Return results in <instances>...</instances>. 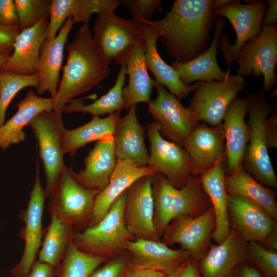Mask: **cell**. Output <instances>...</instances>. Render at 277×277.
I'll return each mask as SVG.
<instances>
[{
	"instance_id": "cell-1",
	"label": "cell",
	"mask_w": 277,
	"mask_h": 277,
	"mask_svg": "<svg viewBox=\"0 0 277 277\" xmlns=\"http://www.w3.org/2000/svg\"><path fill=\"white\" fill-rule=\"evenodd\" d=\"M213 0H175L164 17L143 25L157 28L170 55L179 63L190 61L208 48L209 32L218 18ZM219 18V17H218Z\"/></svg>"
},
{
	"instance_id": "cell-2",
	"label": "cell",
	"mask_w": 277,
	"mask_h": 277,
	"mask_svg": "<svg viewBox=\"0 0 277 277\" xmlns=\"http://www.w3.org/2000/svg\"><path fill=\"white\" fill-rule=\"evenodd\" d=\"M67 62L53 101V110L63 112L66 104L101 83L111 70L101 57L89 25H82L66 46Z\"/></svg>"
},
{
	"instance_id": "cell-3",
	"label": "cell",
	"mask_w": 277,
	"mask_h": 277,
	"mask_svg": "<svg viewBox=\"0 0 277 277\" xmlns=\"http://www.w3.org/2000/svg\"><path fill=\"white\" fill-rule=\"evenodd\" d=\"M152 192L153 224L160 240L174 217L180 215L195 217L211 206L199 176L190 174L186 184L177 189L173 187L163 174L156 173L152 177Z\"/></svg>"
},
{
	"instance_id": "cell-4",
	"label": "cell",
	"mask_w": 277,
	"mask_h": 277,
	"mask_svg": "<svg viewBox=\"0 0 277 277\" xmlns=\"http://www.w3.org/2000/svg\"><path fill=\"white\" fill-rule=\"evenodd\" d=\"M262 91L257 95L247 93L245 98L249 118V140L242 162L246 172L262 185L276 189L277 179L265 143L264 125L276 104L269 103Z\"/></svg>"
},
{
	"instance_id": "cell-5",
	"label": "cell",
	"mask_w": 277,
	"mask_h": 277,
	"mask_svg": "<svg viewBox=\"0 0 277 277\" xmlns=\"http://www.w3.org/2000/svg\"><path fill=\"white\" fill-rule=\"evenodd\" d=\"M127 189L113 202L108 213L100 222L82 231L74 230L72 241L80 250L108 260L125 251L128 241L135 240L126 228L123 219Z\"/></svg>"
},
{
	"instance_id": "cell-6",
	"label": "cell",
	"mask_w": 277,
	"mask_h": 277,
	"mask_svg": "<svg viewBox=\"0 0 277 277\" xmlns=\"http://www.w3.org/2000/svg\"><path fill=\"white\" fill-rule=\"evenodd\" d=\"M71 167L66 166L57 183L48 197L49 215L72 225L74 230L82 231L91 220L95 198L99 193L87 189L73 177Z\"/></svg>"
},
{
	"instance_id": "cell-7",
	"label": "cell",
	"mask_w": 277,
	"mask_h": 277,
	"mask_svg": "<svg viewBox=\"0 0 277 277\" xmlns=\"http://www.w3.org/2000/svg\"><path fill=\"white\" fill-rule=\"evenodd\" d=\"M62 113L53 109L43 111L37 114L28 125L36 137L43 164L46 197L54 190L66 167L63 147V135L66 128Z\"/></svg>"
},
{
	"instance_id": "cell-8",
	"label": "cell",
	"mask_w": 277,
	"mask_h": 277,
	"mask_svg": "<svg viewBox=\"0 0 277 277\" xmlns=\"http://www.w3.org/2000/svg\"><path fill=\"white\" fill-rule=\"evenodd\" d=\"M230 228L247 242L255 241L277 251V223L261 206L242 196L227 194Z\"/></svg>"
},
{
	"instance_id": "cell-9",
	"label": "cell",
	"mask_w": 277,
	"mask_h": 277,
	"mask_svg": "<svg viewBox=\"0 0 277 277\" xmlns=\"http://www.w3.org/2000/svg\"><path fill=\"white\" fill-rule=\"evenodd\" d=\"M243 4L241 1L230 2L214 10L217 16L227 18L233 26L236 35L234 45L229 43V36L221 34L218 46L224 53V58L230 71L231 64L235 62L242 47L248 41L254 39L261 33L262 19L266 9L263 1H246Z\"/></svg>"
},
{
	"instance_id": "cell-10",
	"label": "cell",
	"mask_w": 277,
	"mask_h": 277,
	"mask_svg": "<svg viewBox=\"0 0 277 277\" xmlns=\"http://www.w3.org/2000/svg\"><path fill=\"white\" fill-rule=\"evenodd\" d=\"M245 85L244 77L236 74L221 82L201 81L187 109L196 122L220 125L228 106Z\"/></svg>"
},
{
	"instance_id": "cell-11",
	"label": "cell",
	"mask_w": 277,
	"mask_h": 277,
	"mask_svg": "<svg viewBox=\"0 0 277 277\" xmlns=\"http://www.w3.org/2000/svg\"><path fill=\"white\" fill-rule=\"evenodd\" d=\"M95 22L93 39L108 65L128 47L144 39V25L134 19H124L113 10L100 12Z\"/></svg>"
},
{
	"instance_id": "cell-12",
	"label": "cell",
	"mask_w": 277,
	"mask_h": 277,
	"mask_svg": "<svg viewBox=\"0 0 277 277\" xmlns=\"http://www.w3.org/2000/svg\"><path fill=\"white\" fill-rule=\"evenodd\" d=\"M236 75L256 77L264 76L262 91H270L276 82L275 69L277 63L276 24L263 27L261 33L252 41H248L239 51L236 60Z\"/></svg>"
},
{
	"instance_id": "cell-13",
	"label": "cell",
	"mask_w": 277,
	"mask_h": 277,
	"mask_svg": "<svg viewBox=\"0 0 277 277\" xmlns=\"http://www.w3.org/2000/svg\"><path fill=\"white\" fill-rule=\"evenodd\" d=\"M215 228V215L211 206L195 217L180 215L174 217L166 228L160 241L168 247L180 244L191 258L199 262L212 244Z\"/></svg>"
},
{
	"instance_id": "cell-14",
	"label": "cell",
	"mask_w": 277,
	"mask_h": 277,
	"mask_svg": "<svg viewBox=\"0 0 277 277\" xmlns=\"http://www.w3.org/2000/svg\"><path fill=\"white\" fill-rule=\"evenodd\" d=\"M145 128L150 144L147 165L156 173L163 174L174 188H182L190 175V161L187 151L183 147L165 139L156 121Z\"/></svg>"
},
{
	"instance_id": "cell-15",
	"label": "cell",
	"mask_w": 277,
	"mask_h": 277,
	"mask_svg": "<svg viewBox=\"0 0 277 277\" xmlns=\"http://www.w3.org/2000/svg\"><path fill=\"white\" fill-rule=\"evenodd\" d=\"M46 198L45 189L40 180L37 160L35 182L30 191L28 205L18 215L25 224L19 231V235L24 242L25 246L20 260L9 271V274L13 277H22L26 274L37 260L44 235L42 220Z\"/></svg>"
},
{
	"instance_id": "cell-16",
	"label": "cell",
	"mask_w": 277,
	"mask_h": 277,
	"mask_svg": "<svg viewBox=\"0 0 277 277\" xmlns=\"http://www.w3.org/2000/svg\"><path fill=\"white\" fill-rule=\"evenodd\" d=\"M152 85L157 96L148 103V111L158 123L161 135L183 147L186 137L199 123L164 86L153 79Z\"/></svg>"
},
{
	"instance_id": "cell-17",
	"label": "cell",
	"mask_w": 277,
	"mask_h": 277,
	"mask_svg": "<svg viewBox=\"0 0 277 277\" xmlns=\"http://www.w3.org/2000/svg\"><path fill=\"white\" fill-rule=\"evenodd\" d=\"M153 175L139 177L127 189L123 219L126 228L135 240L160 241L153 224Z\"/></svg>"
},
{
	"instance_id": "cell-18",
	"label": "cell",
	"mask_w": 277,
	"mask_h": 277,
	"mask_svg": "<svg viewBox=\"0 0 277 277\" xmlns=\"http://www.w3.org/2000/svg\"><path fill=\"white\" fill-rule=\"evenodd\" d=\"M224 141L223 124L214 127L198 124L183 145L190 158L191 175L201 176L226 158Z\"/></svg>"
},
{
	"instance_id": "cell-19",
	"label": "cell",
	"mask_w": 277,
	"mask_h": 277,
	"mask_svg": "<svg viewBox=\"0 0 277 277\" xmlns=\"http://www.w3.org/2000/svg\"><path fill=\"white\" fill-rule=\"evenodd\" d=\"M116 159L113 134H108L96 141L84 159V168L71 173L84 188L100 192L108 185Z\"/></svg>"
},
{
	"instance_id": "cell-20",
	"label": "cell",
	"mask_w": 277,
	"mask_h": 277,
	"mask_svg": "<svg viewBox=\"0 0 277 277\" xmlns=\"http://www.w3.org/2000/svg\"><path fill=\"white\" fill-rule=\"evenodd\" d=\"M125 249L129 254V265L153 269L167 276L190 257L182 248L171 249L160 241H129L126 243Z\"/></svg>"
},
{
	"instance_id": "cell-21",
	"label": "cell",
	"mask_w": 277,
	"mask_h": 277,
	"mask_svg": "<svg viewBox=\"0 0 277 277\" xmlns=\"http://www.w3.org/2000/svg\"><path fill=\"white\" fill-rule=\"evenodd\" d=\"M48 17H43L34 26L21 31L15 38L12 54L0 70L24 75L37 73L41 48L48 34Z\"/></svg>"
},
{
	"instance_id": "cell-22",
	"label": "cell",
	"mask_w": 277,
	"mask_h": 277,
	"mask_svg": "<svg viewBox=\"0 0 277 277\" xmlns=\"http://www.w3.org/2000/svg\"><path fill=\"white\" fill-rule=\"evenodd\" d=\"M145 43L141 39L128 47L114 60L115 64L125 62L128 85L123 88L124 109L128 111L133 106L141 102L148 103L153 87L152 79L148 74L146 64Z\"/></svg>"
},
{
	"instance_id": "cell-23",
	"label": "cell",
	"mask_w": 277,
	"mask_h": 277,
	"mask_svg": "<svg viewBox=\"0 0 277 277\" xmlns=\"http://www.w3.org/2000/svg\"><path fill=\"white\" fill-rule=\"evenodd\" d=\"M247 113L245 98L236 96L230 103L223 115L227 163L226 174L233 173L242 163L249 140V129L245 121Z\"/></svg>"
},
{
	"instance_id": "cell-24",
	"label": "cell",
	"mask_w": 277,
	"mask_h": 277,
	"mask_svg": "<svg viewBox=\"0 0 277 277\" xmlns=\"http://www.w3.org/2000/svg\"><path fill=\"white\" fill-rule=\"evenodd\" d=\"M74 24L72 17H68L58 34L52 39H46L41 46L37 67L39 77V83L37 88L38 95H42L47 91L50 97L53 98L56 94L64 48Z\"/></svg>"
},
{
	"instance_id": "cell-25",
	"label": "cell",
	"mask_w": 277,
	"mask_h": 277,
	"mask_svg": "<svg viewBox=\"0 0 277 277\" xmlns=\"http://www.w3.org/2000/svg\"><path fill=\"white\" fill-rule=\"evenodd\" d=\"M117 121L113 133L116 160L132 162L138 167L147 165L149 153L145 143V130L138 122L136 106H132Z\"/></svg>"
},
{
	"instance_id": "cell-26",
	"label": "cell",
	"mask_w": 277,
	"mask_h": 277,
	"mask_svg": "<svg viewBox=\"0 0 277 277\" xmlns=\"http://www.w3.org/2000/svg\"><path fill=\"white\" fill-rule=\"evenodd\" d=\"M248 242L231 228L221 243L211 244L205 255L197 262L202 277H225L238 264L246 261Z\"/></svg>"
},
{
	"instance_id": "cell-27",
	"label": "cell",
	"mask_w": 277,
	"mask_h": 277,
	"mask_svg": "<svg viewBox=\"0 0 277 277\" xmlns=\"http://www.w3.org/2000/svg\"><path fill=\"white\" fill-rule=\"evenodd\" d=\"M225 26V21L218 18L214 35L207 49L194 59L185 62L172 61L171 66L176 72L182 83L186 86L194 81H224L230 75V71H223L219 67L216 53L220 34Z\"/></svg>"
},
{
	"instance_id": "cell-28",
	"label": "cell",
	"mask_w": 277,
	"mask_h": 277,
	"mask_svg": "<svg viewBox=\"0 0 277 277\" xmlns=\"http://www.w3.org/2000/svg\"><path fill=\"white\" fill-rule=\"evenodd\" d=\"M155 173L147 165L138 167L131 162L116 160L108 185L95 198L92 218L88 227L100 222L108 213L115 199L135 180L142 176Z\"/></svg>"
},
{
	"instance_id": "cell-29",
	"label": "cell",
	"mask_w": 277,
	"mask_h": 277,
	"mask_svg": "<svg viewBox=\"0 0 277 277\" xmlns=\"http://www.w3.org/2000/svg\"><path fill=\"white\" fill-rule=\"evenodd\" d=\"M123 1L120 0H52L50 8L48 34L46 39H53L66 19L72 17L74 23L88 25L91 15L114 10Z\"/></svg>"
},
{
	"instance_id": "cell-30",
	"label": "cell",
	"mask_w": 277,
	"mask_h": 277,
	"mask_svg": "<svg viewBox=\"0 0 277 277\" xmlns=\"http://www.w3.org/2000/svg\"><path fill=\"white\" fill-rule=\"evenodd\" d=\"M144 41L145 43V58L146 64L155 77V81L165 86L169 92L180 101L194 91L201 81L194 84L186 86L180 80L175 70L162 58L156 49V41L161 36L157 28L144 25Z\"/></svg>"
},
{
	"instance_id": "cell-31",
	"label": "cell",
	"mask_w": 277,
	"mask_h": 277,
	"mask_svg": "<svg viewBox=\"0 0 277 277\" xmlns=\"http://www.w3.org/2000/svg\"><path fill=\"white\" fill-rule=\"evenodd\" d=\"M16 106V112L0 127V149L3 151H5L11 145L24 142L26 138L24 128L28 126L39 113L53 109V101L51 97H40L30 89Z\"/></svg>"
},
{
	"instance_id": "cell-32",
	"label": "cell",
	"mask_w": 277,
	"mask_h": 277,
	"mask_svg": "<svg viewBox=\"0 0 277 277\" xmlns=\"http://www.w3.org/2000/svg\"><path fill=\"white\" fill-rule=\"evenodd\" d=\"M226 160V158L221 160L209 171L199 176L202 187L210 200L214 212L215 228L212 239L216 244L223 242L229 235L231 230L224 185Z\"/></svg>"
},
{
	"instance_id": "cell-33",
	"label": "cell",
	"mask_w": 277,
	"mask_h": 277,
	"mask_svg": "<svg viewBox=\"0 0 277 277\" xmlns=\"http://www.w3.org/2000/svg\"><path fill=\"white\" fill-rule=\"evenodd\" d=\"M225 189L227 194L246 197L264 208L277 220V202L275 189L266 187L245 171L242 163L230 174H225Z\"/></svg>"
},
{
	"instance_id": "cell-34",
	"label": "cell",
	"mask_w": 277,
	"mask_h": 277,
	"mask_svg": "<svg viewBox=\"0 0 277 277\" xmlns=\"http://www.w3.org/2000/svg\"><path fill=\"white\" fill-rule=\"evenodd\" d=\"M121 110L109 114L104 118L94 116L86 124L75 129H65L63 135L65 154L73 156L77 150L87 144L96 141L105 135L113 134L120 118Z\"/></svg>"
},
{
	"instance_id": "cell-35",
	"label": "cell",
	"mask_w": 277,
	"mask_h": 277,
	"mask_svg": "<svg viewBox=\"0 0 277 277\" xmlns=\"http://www.w3.org/2000/svg\"><path fill=\"white\" fill-rule=\"evenodd\" d=\"M44 229V240L37 260L56 268L63 259L69 244L72 240L73 226L55 215Z\"/></svg>"
},
{
	"instance_id": "cell-36",
	"label": "cell",
	"mask_w": 277,
	"mask_h": 277,
	"mask_svg": "<svg viewBox=\"0 0 277 277\" xmlns=\"http://www.w3.org/2000/svg\"><path fill=\"white\" fill-rule=\"evenodd\" d=\"M120 64L121 68L114 85L106 94L88 105H85L83 101L80 100H72L69 102V105L63 108V111L66 113L81 112L83 113H90L93 116H99L124 109L123 88L127 74L126 65L124 61Z\"/></svg>"
},
{
	"instance_id": "cell-37",
	"label": "cell",
	"mask_w": 277,
	"mask_h": 277,
	"mask_svg": "<svg viewBox=\"0 0 277 277\" xmlns=\"http://www.w3.org/2000/svg\"><path fill=\"white\" fill-rule=\"evenodd\" d=\"M106 261L80 250L72 240L63 259L55 269V277H89Z\"/></svg>"
},
{
	"instance_id": "cell-38",
	"label": "cell",
	"mask_w": 277,
	"mask_h": 277,
	"mask_svg": "<svg viewBox=\"0 0 277 277\" xmlns=\"http://www.w3.org/2000/svg\"><path fill=\"white\" fill-rule=\"evenodd\" d=\"M39 83L38 73L24 75L0 70V127L5 122L8 106L15 95L27 87L32 86L37 89Z\"/></svg>"
},
{
	"instance_id": "cell-39",
	"label": "cell",
	"mask_w": 277,
	"mask_h": 277,
	"mask_svg": "<svg viewBox=\"0 0 277 277\" xmlns=\"http://www.w3.org/2000/svg\"><path fill=\"white\" fill-rule=\"evenodd\" d=\"M52 0H14L21 31L31 28L43 17L50 15Z\"/></svg>"
},
{
	"instance_id": "cell-40",
	"label": "cell",
	"mask_w": 277,
	"mask_h": 277,
	"mask_svg": "<svg viewBox=\"0 0 277 277\" xmlns=\"http://www.w3.org/2000/svg\"><path fill=\"white\" fill-rule=\"evenodd\" d=\"M246 261L253 265L263 277H277V251L266 249L257 242L249 241Z\"/></svg>"
},
{
	"instance_id": "cell-41",
	"label": "cell",
	"mask_w": 277,
	"mask_h": 277,
	"mask_svg": "<svg viewBox=\"0 0 277 277\" xmlns=\"http://www.w3.org/2000/svg\"><path fill=\"white\" fill-rule=\"evenodd\" d=\"M123 5L127 8L133 19L142 24L151 20L153 12L163 11L161 0H126L123 1Z\"/></svg>"
},
{
	"instance_id": "cell-42",
	"label": "cell",
	"mask_w": 277,
	"mask_h": 277,
	"mask_svg": "<svg viewBox=\"0 0 277 277\" xmlns=\"http://www.w3.org/2000/svg\"><path fill=\"white\" fill-rule=\"evenodd\" d=\"M128 264L129 254L126 250L119 255L106 261L89 277H122Z\"/></svg>"
},
{
	"instance_id": "cell-43",
	"label": "cell",
	"mask_w": 277,
	"mask_h": 277,
	"mask_svg": "<svg viewBox=\"0 0 277 277\" xmlns=\"http://www.w3.org/2000/svg\"><path fill=\"white\" fill-rule=\"evenodd\" d=\"M21 31L18 26H7L0 24V53L11 55L15 38Z\"/></svg>"
},
{
	"instance_id": "cell-44",
	"label": "cell",
	"mask_w": 277,
	"mask_h": 277,
	"mask_svg": "<svg viewBox=\"0 0 277 277\" xmlns=\"http://www.w3.org/2000/svg\"><path fill=\"white\" fill-rule=\"evenodd\" d=\"M0 24L18 26V20L14 0H0Z\"/></svg>"
},
{
	"instance_id": "cell-45",
	"label": "cell",
	"mask_w": 277,
	"mask_h": 277,
	"mask_svg": "<svg viewBox=\"0 0 277 277\" xmlns=\"http://www.w3.org/2000/svg\"><path fill=\"white\" fill-rule=\"evenodd\" d=\"M167 277H202L197 265V261L190 257Z\"/></svg>"
},
{
	"instance_id": "cell-46",
	"label": "cell",
	"mask_w": 277,
	"mask_h": 277,
	"mask_svg": "<svg viewBox=\"0 0 277 277\" xmlns=\"http://www.w3.org/2000/svg\"><path fill=\"white\" fill-rule=\"evenodd\" d=\"M265 143L268 149L277 148V113L267 117L264 125Z\"/></svg>"
},
{
	"instance_id": "cell-47",
	"label": "cell",
	"mask_w": 277,
	"mask_h": 277,
	"mask_svg": "<svg viewBox=\"0 0 277 277\" xmlns=\"http://www.w3.org/2000/svg\"><path fill=\"white\" fill-rule=\"evenodd\" d=\"M225 277H263L251 263L243 261L236 265Z\"/></svg>"
},
{
	"instance_id": "cell-48",
	"label": "cell",
	"mask_w": 277,
	"mask_h": 277,
	"mask_svg": "<svg viewBox=\"0 0 277 277\" xmlns=\"http://www.w3.org/2000/svg\"><path fill=\"white\" fill-rule=\"evenodd\" d=\"M55 268L36 260L29 272L22 277H55Z\"/></svg>"
},
{
	"instance_id": "cell-49",
	"label": "cell",
	"mask_w": 277,
	"mask_h": 277,
	"mask_svg": "<svg viewBox=\"0 0 277 277\" xmlns=\"http://www.w3.org/2000/svg\"><path fill=\"white\" fill-rule=\"evenodd\" d=\"M122 277H167V276L156 270L131 266L128 264Z\"/></svg>"
},
{
	"instance_id": "cell-50",
	"label": "cell",
	"mask_w": 277,
	"mask_h": 277,
	"mask_svg": "<svg viewBox=\"0 0 277 277\" xmlns=\"http://www.w3.org/2000/svg\"><path fill=\"white\" fill-rule=\"evenodd\" d=\"M267 11L262 19V27L276 24L277 21V1H267Z\"/></svg>"
},
{
	"instance_id": "cell-51",
	"label": "cell",
	"mask_w": 277,
	"mask_h": 277,
	"mask_svg": "<svg viewBox=\"0 0 277 277\" xmlns=\"http://www.w3.org/2000/svg\"><path fill=\"white\" fill-rule=\"evenodd\" d=\"M232 0H216L214 1L213 3V8L214 10H215L221 7L226 5L230 2Z\"/></svg>"
},
{
	"instance_id": "cell-52",
	"label": "cell",
	"mask_w": 277,
	"mask_h": 277,
	"mask_svg": "<svg viewBox=\"0 0 277 277\" xmlns=\"http://www.w3.org/2000/svg\"><path fill=\"white\" fill-rule=\"evenodd\" d=\"M10 55L0 53V69L10 58Z\"/></svg>"
}]
</instances>
